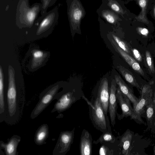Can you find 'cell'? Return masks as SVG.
Listing matches in <instances>:
<instances>
[{
	"label": "cell",
	"instance_id": "18",
	"mask_svg": "<svg viewBox=\"0 0 155 155\" xmlns=\"http://www.w3.org/2000/svg\"><path fill=\"white\" fill-rule=\"evenodd\" d=\"M31 67L36 68L40 66L47 56V54L39 50H34L32 52Z\"/></svg>",
	"mask_w": 155,
	"mask_h": 155
},
{
	"label": "cell",
	"instance_id": "34",
	"mask_svg": "<svg viewBox=\"0 0 155 155\" xmlns=\"http://www.w3.org/2000/svg\"></svg>",
	"mask_w": 155,
	"mask_h": 155
},
{
	"label": "cell",
	"instance_id": "3",
	"mask_svg": "<svg viewBox=\"0 0 155 155\" xmlns=\"http://www.w3.org/2000/svg\"><path fill=\"white\" fill-rule=\"evenodd\" d=\"M140 93L139 101L133 107V111L130 119L134 120L137 124L145 125L141 118V116L145 112L147 105L152 101L151 85L149 84L144 85L141 88Z\"/></svg>",
	"mask_w": 155,
	"mask_h": 155
},
{
	"label": "cell",
	"instance_id": "31",
	"mask_svg": "<svg viewBox=\"0 0 155 155\" xmlns=\"http://www.w3.org/2000/svg\"><path fill=\"white\" fill-rule=\"evenodd\" d=\"M152 90V101L155 108V87H153L151 86Z\"/></svg>",
	"mask_w": 155,
	"mask_h": 155
},
{
	"label": "cell",
	"instance_id": "32",
	"mask_svg": "<svg viewBox=\"0 0 155 155\" xmlns=\"http://www.w3.org/2000/svg\"><path fill=\"white\" fill-rule=\"evenodd\" d=\"M153 154L155 155V145L153 147Z\"/></svg>",
	"mask_w": 155,
	"mask_h": 155
},
{
	"label": "cell",
	"instance_id": "4",
	"mask_svg": "<svg viewBox=\"0 0 155 155\" xmlns=\"http://www.w3.org/2000/svg\"><path fill=\"white\" fill-rule=\"evenodd\" d=\"M59 88V85L56 84L49 87L40 94L39 101L31 113L30 117L31 119L37 117L54 100Z\"/></svg>",
	"mask_w": 155,
	"mask_h": 155
},
{
	"label": "cell",
	"instance_id": "21",
	"mask_svg": "<svg viewBox=\"0 0 155 155\" xmlns=\"http://www.w3.org/2000/svg\"><path fill=\"white\" fill-rule=\"evenodd\" d=\"M112 36L114 41L118 46L124 51L128 54H129L130 51L127 44L116 35L113 34Z\"/></svg>",
	"mask_w": 155,
	"mask_h": 155
},
{
	"label": "cell",
	"instance_id": "25",
	"mask_svg": "<svg viewBox=\"0 0 155 155\" xmlns=\"http://www.w3.org/2000/svg\"><path fill=\"white\" fill-rule=\"evenodd\" d=\"M36 16L35 12L33 11L28 12L26 15V18L28 22L32 23L34 20Z\"/></svg>",
	"mask_w": 155,
	"mask_h": 155
},
{
	"label": "cell",
	"instance_id": "17",
	"mask_svg": "<svg viewBox=\"0 0 155 155\" xmlns=\"http://www.w3.org/2000/svg\"><path fill=\"white\" fill-rule=\"evenodd\" d=\"M117 69L119 71L125 80L134 87H136L140 92L141 87L137 82L131 73L124 67L119 65L117 66Z\"/></svg>",
	"mask_w": 155,
	"mask_h": 155
},
{
	"label": "cell",
	"instance_id": "2",
	"mask_svg": "<svg viewBox=\"0 0 155 155\" xmlns=\"http://www.w3.org/2000/svg\"><path fill=\"white\" fill-rule=\"evenodd\" d=\"M83 99L88 105L89 117L94 127L103 133L112 132L108 117L105 114L97 95H93L90 100L85 96Z\"/></svg>",
	"mask_w": 155,
	"mask_h": 155
},
{
	"label": "cell",
	"instance_id": "27",
	"mask_svg": "<svg viewBox=\"0 0 155 155\" xmlns=\"http://www.w3.org/2000/svg\"><path fill=\"white\" fill-rule=\"evenodd\" d=\"M132 51L135 58L139 62L141 61L142 57L139 51L136 49L133 48L132 49Z\"/></svg>",
	"mask_w": 155,
	"mask_h": 155
},
{
	"label": "cell",
	"instance_id": "28",
	"mask_svg": "<svg viewBox=\"0 0 155 155\" xmlns=\"http://www.w3.org/2000/svg\"><path fill=\"white\" fill-rule=\"evenodd\" d=\"M138 31L141 35L145 36H147L148 34V31L146 28H139Z\"/></svg>",
	"mask_w": 155,
	"mask_h": 155
},
{
	"label": "cell",
	"instance_id": "6",
	"mask_svg": "<svg viewBox=\"0 0 155 155\" xmlns=\"http://www.w3.org/2000/svg\"><path fill=\"white\" fill-rule=\"evenodd\" d=\"M135 136L133 131L128 129L122 135L117 136L119 140L121 155H132Z\"/></svg>",
	"mask_w": 155,
	"mask_h": 155
},
{
	"label": "cell",
	"instance_id": "26",
	"mask_svg": "<svg viewBox=\"0 0 155 155\" xmlns=\"http://www.w3.org/2000/svg\"><path fill=\"white\" fill-rule=\"evenodd\" d=\"M103 16L107 21L110 23H113L115 21V18L111 14L108 13H104L103 14Z\"/></svg>",
	"mask_w": 155,
	"mask_h": 155
},
{
	"label": "cell",
	"instance_id": "15",
	"mask_svg": "<svg viewBox=\"0 0 155 155\" xmlns=\"http://www.w3.org/2000/svg\"><path fill=\"white\" fill-rule=\"evenodd\" d=\"M101 155H121L119 140L115 143H107L101 144L99 150Z\"/></svg>",
	"mask_w": 155,
	"mask_h": 155
},
{
	"label": "cell",
	"instance_id": "24",
	"mask_svg": "<svg viewBox=\"0 0 155 155\" xmlns=\"http://www.w3.org/2000/svg\"><path fill=\"white\" fill-rule=\"evenodd\" d=\"M82 15V12L80 9L76 8L74 10L72 16L75 21H78L81 18Z\"/></svg>",
	"mask_w": 155,
	"mask_h": 155
},
{
	"label": "cell",
	"instance_id": "33",
	"mask_svg": "<svg viewBox=\"0 0 155 155\" xmlns=\"http://www.w3.org/2000/svg\"><path fill=\"white\" fill-rule=\"evenodd\" d=\"M154 12H155V9H154Z\"/></svg>",
	"mask_w": 155,
	"mask_h": 155
},
{
	"label": "cell",
	"instance_id": "8",
	"mask_svg": "<svg viewBox=\"0 0 155 155\" xmlns=\"http://www.w3.org/2000/svg\"><path fill=\"white\" fill-rule=\"evenodd\" d=\"M117 84L114 79L111 82L108 104V110L110 117V124L113 127L116 123V117L117 112V99L116 96Z\"/></svg>",
	"mask_w": 155,
	"mask_h": 155
},
{
	"label": "cell",
	"instance_id": "13",
	"mask_svg": "<svg viewBox=\"0 0 155 155\" xmlns=\"http://www.w3.org/2000/svg\"><path fill=\"white\" fill-rule=\"evenodd\" d=\"M115 80L121 92L127 96L132 104L133 107L139 101V98L137 97L134 94L133 91L128 86L118 75L114 76Z\"/></svg>",
	"mask_w": 155,
	"mask_h": 155
},
{
	"label": "cell",
	"instance_id": "9",
	"mask_svg": "<svg viewBox=\"0 0 155 155\" xmlns=\"http://www.w3.org/2000/svg\"><path fill=\"white\" fill-rule=\"evenodd\" d=\"M110 89L108 81L106 78H104L101 81L96 94L99 98V100L105 115L108 116V104Z\"/></svg>",
	"mask_w": 155,
	"mask_h": 155
},
{
	"label": "cell",
	"instance_id": "5",
	"mask_svg": "<svg viewBox=\"0 0 155 155\" xmlns=\"http://www.w3.org/2000/svg\"><path fill=\"white\" fill-rule=\"evenodd\" d=\"M75 128L61 132L53 150L52 155H65L70 150L74 137Z\"/></svg>",
	"mask_w": 155,
	"mask_h": 155
},
{
	"label": "cell",
	"instance_id": "19",
	"mask_svg": "<svg viewBox=\"0 0 155 155\" xmlns=\"http://www.w3.org/2000/svg\"><path fill=\"white\" fill-rule=\"evenodd\" d=\"M145 112L147 125L146 130H150L153 120L155 117V108L152 101L147 106Z\"/></svg>",
	"mask_w": 155,
	"mask_h": 155
},
{
	"label": "cell",
	"instance_id": "29",
	"mask_svg": "<svg viewBox=\"0 0 155 155\" xmlns=\"http://www.w3.org/2000/svg\"><path fill=\"white\" fill-rule=\"evenodd\" d=\"M150 130L152 133L155 134V117L153 120Z\"/></svg>",
	"mask_w": 155,
	"mask_h": 155
},
{
	"label": "cell",
	"instance_id": "7",
	"mask_svg": "<svg viewBox=\"0 0 155 155\" xmlns=\"http://www.w3.org/2000/svg\"><path fill=\"white\" fill-rule=\"evenodd\" d=\"M116 96L117 102L122 110L121 114L117 112L116 113L118 119L120 120L124 117H130L133 111V107L131 105L130 99L121 92L118 87L117 88Z\"/></svg>",
	"mask_w": 155,
	"mask_h": 155
},
{
	"label": "cell",
	"instance_id": "14",
	"mask_svg": "<svg viewBox=\"0 0 155 155\" xmlns=\"http://www.w3.org/2000/svg\"><path fill=\"white\" fill-rule=\"evenodd\" d=\"M112 42L118 52L132 69L142 75L144 76V72L139 64L128 54L121 49L114 40H112Z\"/></svg>",
	"mask_w": 155,
	"mask_h": 155
},
{
	"label": "cell",
	"instance_id": "1",
	"mask_svg": "<svg viewBox=\"0 0 155 155\" xmlns=\"http://www.w3.org/2000/svg\"><path fill=\"white\" fill-rule=\"evenodd\" d=\"M8 83L6 94L7 113L5 122L9 125L18 124L21 119L25 102V95L18 90L15 79L13 68L9 66Z\"/></svg>",
	"mask_w": 155,
	"mask_h": 155
},
{
	"label": "cell",
	"instance_id": "30",
	"mask_svg": "<svg viewBox=\"0 0 155 155\" xmlns=\"http://www.w3.org/2000/svg\"><path fill=\"white\" fill-rule=\"evenodd\" d=\"M111 8L114 11L117 12L120 10L119 6L115 3H113L111 5Z\"/></svg>",
	"mask_w": 155,
	"mask_h": 155
},
{
	"label": "cell",
	"instance_id": "23",
	"mask_svg": "<svg viewBox=\"0 0 155 155\" xmlns=\"http://www.w3.org/2000/svg\"><path fill=\"white\" fill-rule=\"evenodd\" d=\"M50 22L49 18H45L41 23L37 31V34H39L48 26Z\"/></svg>",
	"mask_w": 155,
	"mask_h": 155
},
{
	"label": "cell",
	"instance_id": "12",
	"mask_svg": "<svg viewBox=\"0 0 155 155\" xmlns=\"http://www.w3.org/2000/svg\"><path fill=\"white\" fill-rule=\"evenodd\" d=\"M4 88V75L2 68L0 67V122L4 121L7 113L6 94Z\"/></svg>",
	"mask_w": 155,
	"mask_h": 155
},
{
	"label": "cell",
	"instance_id": "11",
	"mask_svg": "<svg viewBox=\"0 0 155 155\" xmlns=\"http://www.w3.org/2000/svg\"><path fill=\"white\" fill-rule=\"evenodd\" d=\"M21 140V137L19 135H14L8 139V142L5 143L2 141H0V148L4 151L6 155H18V146Z\"/></svg>",
	"mask_w": 155,
	"mask_h": 155
},
{
	"label": "cell",
	"instance_id": "10",
	"mask_svg": "<svg viewBox=\"0 0 155 155\" xmlns=\"http://www.w3.org/2000/svg\"><path fill=\"white\" fill-rule=\"evenodd\" d=\"M93 140L89 132L83 129L81 135L79 150L81 155H91Z\"/></svg>",
	"mask_w": 155,
	"mask_h": 155
},
{
	"label": "cell",
	"instance_id": "22",
	"mask_svg": "<svg viewBox=\"0 0 155 155\" xmlns=\"http://www.w3.org/2000/svg\"><path fill=\"white\" fill-rule=\"evenodd\" d=\"M146 61L148 68L150 72L152 73H155V68L151 54L149 51H146Z\"/></svg>",
	"mask_w": 155,
	"mask_h": 155
},
{
	"label": "cell",
	"instance_id": "16",
	"mask_svg": "<svg viewBox=\"0 0 155 155\" xmlns=\"http://www.w3.org/2000/svg\"><path fill=\"white\" fill-rule=\"evenodd\" d=\"M49 127L46 124L41 125L36 131L34 141L37 145L40 146L46 143V140L49 135Z\"/></svg>",
	"mask_w": 155,
	"mask_h": 155
},
{
	"label": "cell",
	"instance_id": "20",
	"mask_svg": "<svg viewBox=\"0 0 155 155\" xmlns=\"http://www.w3.org/2000/svg\"><path fill=\"white\" fill-rule=\"evenodd\" d=\"M119 140L117 137H115L112 132H107L103 134L96 140H94L93 143L97 144L99 143L102 144L107 143H115Z\"/></svg>",
	"mask_w": 155,
	"mask_h": 155
}]
</instances>
